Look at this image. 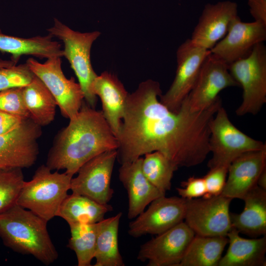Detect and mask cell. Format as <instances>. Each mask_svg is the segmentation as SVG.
<instances>
[{
    "label": "cell",
    "mask_w": 266,
    "mask_h": 266,
    "mask_svg": "<svg viewBox=\"0 0 266 266\" xmlns=\"http://www.w3.org/2000/svg\"><path fill=\"white\" fill-rule=\"evenodd\" d=\"M22 88H12L0 92V111L23 120L30 118L25 104Z\"/></svg>",
    "instance_id": "32"
},
{
    "label": "cell",
    "mask_w": 266,
    "mask_h": 266,
    "mask_svg": "<svg viewBox=\"0 0 266 266\" xmlns=\"http://www.w3.org/2000/svg\"><path fill=\"white\" fill-rule=\"evenodd\" d=\"M143 158L121 165L119 178L126 189L128 196V217L136 218L156 199L165 196L151 184L142 170Z\"/></svg>",
    "instance_id": "19"
},
{
    "label": "cell",
    "mask_w": 266,
    "mask_h": 266,
    "mask_svg": "<svg viewBox=\"0 0 266 266\" xmlns=\"http://www.w3.org/2000/svg\"><path fill=\"white\" fill-rule=\"evenodd\" d=\"M180 188L176 190L180 197L185 199H192L203 197L206 193L205 182L203 177L192 176L181 183Z\"/></svg>",
    "instance_id": "34"
},
{
    "label": "cell",
    "mask_w": 266,
    "mask_h": 266,
    "mask_svg": "<svg viewBox=\"0 0 266 266\" xmlns=\"http://www.w3.org/2000/svg\"><path fill=\"white\" fill-rule=\"evenodd\" d=\"M23 119L0 111V134L7 133L18 126Z\"/></svg>",
    "instance_id": "36"
},
{
    "label": "cell",
    "mask_w": 266,
    "mask_h": 266,
    "mask_svg": "<svg viewBox=\"0 0 266 266\" xmlns=\"http://www.w3.org/2000/svg\"><path fill=\"white\" fill-rule=\"evenodd\" d=\"M209 148L212 157L207 164L210 168L229 166L237 157L247 152L266 149V145L238 129L230 121L226 110L221 106L209 124Z\"/></svg>",
    "instance_id": "7"
},
{
    "label": "cell",
    "mask_w": 266,
    "mask_h": 266,
    "mask_svg": "<svg viewBox=\"0 0 266 266\" xmlns=\"http://www.w3.org/2000/svg\"><path fill=\"white\" fill-rule=\"evenodd\" d=\"M22 90L30 118L41 127L50 124L54 119L57 104L43 82L35 75Z\"/></svg>",
    "instance_id": "25"
},
{
    "label": "cell",
    "mask_w": 266,
    "mask_h": 266,
    "mask_svg": "<svg viewBox=\"0 0 266 266\" xmlns=\"http://www.w3.org/2000/svg\"><path fill=\"white\" fill-rule=\"evenodd\" d=\"M185 211L186 199L166 195L160 197L130 223L128 233L135 238L159 234L183 222Z\"/></svg>",
    "instance_id": "15"
},
{
    "label": "cell",
    "mask_w": 266,
    "mask_h": 266,
    "mask_svg": "<svg viewBox=\"0 0 266 266\" xmlns=\"http://www.w3.org/2000/svg\"><path fill=\"white\" fill-rule=\"evenodd\" d=\"M227 244V236L196 235L178 266H218Z\"/></svg>",
    "instance_id": "27"
},
{
    "label": "cell",
    "mask_w": 266,
    "mask_h": 266,
    "mask_svg": "<svg viewBox=\"0 0 266 266\" xmlns=\"http://www.w3.org/2000/svg\"><path fill=\"white\" fill-rule=\"evenodd\" d=\"M117 155V150L107 151L84 164L78 170L77 176L71 179L72 193L107 204L114 193L110 182Z\"/></svg>",
    "instance_id": "11"
},
{
    "label": "cell",
    "mask_w": 266,
    "mask_h": 266,
    "mask_svg": "<svg viewBox=\"0 0 266 266\" xmlns=\"http://www.w3.org/2000/svg\"><path fill=\"white\" fill-rule=\"evenodd\" d=\"M228 168V166H219L210 168L203 177L206 193L202 197L208 198L221 194L226 184Z\"/></svg>",
    "instance_id": "33"
},
{
    "label": "cell",
    "mask_w": 266,
    "mask_h": 266,
    "mask_svg": "<svg viewBox=\"0 0 266 266\" xmlns=\"http://www.w3.org/2000/svg\"><path fill=\"white\" fill-rule=\"evenodd\" d=\"M162 94L160 83L152 79L141 82L129 94L116 136L121 165L159 151L178 168L191 167L201 164L210 153L209 124L222 106L220 97L199 112L191 111L185 99L175 112L159 100Z\"/></svg>",
    "instance_id": "1"
},
{
    "label": "cell",
    "mask_w": 266,
    "mask_h": 266,
    "mask_svg": "<svg viewBox=\"0 0 266 266\" xmlns=\"http://www.w3.org/2000/svg\"><path fill=\"white\" fill-rule=\"evenodd\" d=\"M61 58H51L40 63L30 58L26 63L50 92L63 116L70 119L79 111L84 96L79 83L73 77L68 79L64 75Z\"/></svg>",
    "instance_id": "8"
},
{
    "label": "cell",
    "mask_w": 266,
    "mask_h": 266,
    "mask_svg": "<svg viewBox=\"0 0 266 266\" xmlns=\"http://www.w3.org/2000/svg\"><path fill=\"white\" fill-rule=\"evenodd\" d=\"M210 51L197 46L186 39L176 51L177 67L175 77L160 101L173 112H177L189 94L199 76L202 65Z\"/></svg>",
    "instance_id": "10"
},
{
    "label": "cell",
    "mask_w": 266,
    "mask_h": 266,
    "mask_svg": "<svg viewBox=\"0 0 266 266\" xmlns=\"http://www.w3.org/2000/svg\"><path fill=\"white\" fill-rule=\"evenodd\" d=\"M229 70L243 89L238 116L257 114L266 102V47L257 44L246 57L228 66Z\"/></svg>",
    "instance_id": "6"
},
{
    "label": "cell",
    "mask_w": 266,
    "mask_h": 266,
    "mask_svg": "<svg viewBox=\"0 0 266 266\" xmlns=\"http://www.w3.org/2000/svg\"><path fill=\"white\" fill-rule=\"evenodd\" d=\"M41 127L29 118L0 134V168H29L34 164L39 153Z\"/></svg>",
    "instance_id": "12"
},
{
    "label": "cell",
    "mask_w": 266,
    "mask_h": 266,
    "mask_svg": "<svg viewBox=\"0 0 266 266\" xmlns=\"http://www.w3.org/2000/svg\"><path fill=\"white\" fill-rule=\"evenodd\" d=\"M257 185L259 187L266 190V168L260 175L257 181Z\"/></svg>",
    "instance_id": "37"
},
{
    "label": "cell",
    "mask_w": 266,
    "mask_h": 266,
    "mask_svg": "<svg viewBox=\"0 0 266 266\" xmlns=\"http://www.w3.org/2000/svg\"><path fill=\"white\" fill-rule=\"evenodd\" d=\"M242 200L243 211L239 214L230 212L232 227L250 236L266 235V190L256 185Z\"/></svg>",
    "instance_id": "22"
},
{
    "label": "cell",
    "mask_w": 266,
    "mask_h": 266,
    "mask_svg": "<svg viewBox=\"0 0 266 266\" xmlns=\"http://www.w3.org/2000/svg\"><path fill=\"white\" fill-rule=\"evenodd\" d=\"M47 222L17 203L0 213V237L12 250L31 255L45 265L58 253L50 237Z\"/></svg>",
    "instance_id": "3"
},
{
    "label": "cell",
    "mask_w": 266,
    "mask_h": 266,
    "mask_svg": "<svg viewBox=\"0 0 266 266\" xmlns=\"http://www.w3.org/2000/svg\"><path fill=\"white\" fill-rule=\"evenodd\" d=\"M22 168H0V213L16 203L25 181Z\"/></svg>",
    "instance_id": "30"
},
{
    "label": "cell",
    "mask_w": 266,
    "mask_h": 266,
    "mask_svg": "<svg viewBox=\"0 0 266 266\" xmlns=\"http://www.w3.org/2000/svg\"><path fill=\"white\" fill-rule=\"evenodd\" d=\"M247 2L254 21L266 25V0H247Z\"/></svg>",
    "instance_id": "35"
},
{
    "label": "cell",
    "mask_w": 266,
    "mask_h": 266,
    "mask_svg": "<svg viewBox=\"0 0 266 266\" xmlns=\"http://www.w3.org/2000/svg\"><path fill=\"white\" fill-rule=\"evenodd\" d=\"M266 39V25L258 21L245 22L237 16L226 35L210 52L228 66L248 56L258 44Z\"/></svg>",
    "instance_id": "16"
},
{
    "label": "cell",
    "mask_w": 266,
    "mask_h": 266,
    "mask_svg": "<svg viewBox=\"0 0 266 266\" xmlns=\"http://www.w3.org/2000/svg\"><path fill=\"white\" fill-rule=\"evenodd\" d=\"M111 205L102 204L86 196L72 193L61 204L57 216L68 224H92L101 221L105 214L113 210Z\"/></svg>",
    "instance_id": "24"
},
{
    "label": "cell",
    "mask_w": 266,
    "mask_h": 266,
    "mask_svg": "<svg viewBox=\"0 0 266 266\" xmlns=\"http://www.w3.org/2000/svg\"><path fill=\"white\" fill-rule=\"evenodd\" d=\"M266 168V149L245 152L235 159L228 168V178L221 195L231 199L242 200L257 185Z\"/></svg>",
    "instance_id": "18"
},
{
    "label": "cell",
    "mask_w": 266,
    "mask_h": 266,
    "mask_svg": "<svg viewBox=\"0 0 266 266\" xmlns=\"http://www.w3.org/2000/svg\"><path fill=\"white\" fill-rule=\"evenodd\" d=\"M17 65V63L12 60H5L0 58V68L11 67Z\"/></svg>",
    "instance_id": "38"
},
{
    "label": "cell",
    "mask_w": 266,
    "mask_h": 266,
    "mask_svg": "<svg viewBox=\"0 0 266 266\" xmlns=\"http://www.w3.org/2000/svg\"><path fill=\"white\" fill-rule=\"evenodd\" d=\"M34 76L26 63L0 68V92L12 88L24 87Z\"/></svg>",
    "instance_id": "31"
},
{
    "label": "cell",
    "mask_w": 266,
    "mask_h": 266,
    "mask_svg": "<svg viewBox=\"0 0 266 266\" xmlns=\"http://www.w3.org/2000/svg\"><path fill=\"white\" fill-rule=\"evenodd\" d=\"M235 86L239 85L231 74L228 66L210 52L185 99L191 111H201L216 101L223 90Z\"/></svg>",
    "instance_id": "14"
},
{
    "label": "cell",
    "mask_w": 266,
    "mask_h": 266,
    "mask_svg": "<svg viewBox=\"0 0 266 266\" xmlns=\"http://www.w3.org/2000/svg\"><path fill=\"white\" fill-rule=\"evenodd\" d=\"M144 155L142 163L144 175L151 184L166 194L170 189L174 172L178 168L160 152L154 151Z\"/></svg>",
    "instance_id": "29"
},
{
    "label": "cell",
    "mask_w": 266,
    "mask_h": 266,
    "mask_svg": "<svg viewBox=\"0 0 266 266\" xmlns=\"http://www.w3.org/2000/svg\"><path fill=\"white\" fill-rule=\"evenodd\" d=\"M119 144L102 111L83 101L77 114L58 134L46 165L65 169L72 175L88 161L104 152L117 150Z\"/></svg>",
    "instance_id": "2"
},
{
    "label": "cell",
    "mask_w": 266,
    "mask_h": 266,
    "mask_svg": "<svg viewBox=\"0 0 266 266\" xmlns=\"http://www.w3.org/2000/svg\"><path fill=\"white\" fill-rule=\"evenodd\" d=\"M52 171L46 165L39 166L32 179L24 181L16 201L47 222L57 216L73 177L66 172Z\"/></svg>",
    "instance_id": "4"
},
{
    "label": "cell",
    "mask_w": 266,
    "mask_h": 266,
    "mask_svg": "<svg viewBox=\"0 0 266 266\" xmlns=\"http://www.w3.org/2000/svg\"><path fill=\"white\" fill-rule=\"evenodd\" d=\"M229 248L218 266H265L266 237L245 238L232 228L227 233Z\"/></svg>",
    "instance_id": "21"
},
{
    "label": "cell",
    "mask_w": 266,
    "mask_h": 266,
    "mask_svg": "<svg viewBox=\"0 0 266 266\" xmlns=\"http://www.w3.org/2000/svg\"><path fill=\"white\" fill-rule=\"evenodd\" d=\"M232 200L221 194L186 199L185 222L196 235L227 236L232 228L229 210Z\"/></svg>",
    "instance_id": "9"
},
{
    "label": "cell",
    "mask_w": 266,
    "mask_h": 266,
    "mask_svg": "<svg viewBox=\"0 0 266 266\" xmlns=\"http://www.w3.org/2000/svg\"><path fill=\"white\" fill-rule=\"evenodd\" d=\"M92 90L100 98L103 115L116 137L129 93L118 77L107 71L97 75L92 83Z\"/></svg>",
    "instance_id": "20"
},
{
    "label": "cell",
    "mask_w": 266,
    "mask_h": 266,
    "mask_svg": "<svg viewBox=\"0 0 266 266\" xmlns=\"http://www.w3.org/2000/svg\"><path fill=\"white\" fill-rule=\"evenodd\" d=\"M70 237L67 247L76 256L78 266H90L95 258L99 222L92 224L73 223L68 225Z\"/></svg>",
    "instance_id": "28"
},
{
    "label": "cell",
    "mask_w": 266,
    "mask_h": 266,
    "mask_svg": "<svg viewBox=\"0 0 266 266\" xmlns=\"http://www.w3.org/2000/svg\"><path fill=\"white\" fill-rule=\"evenodd\" d=\"M53 37L61 40L64 46L63 56L68 61L83 91L88 105L95 108L97 96L92 85L97 76L91 62V50L94 41L100 36L98 31L81 33L75 31L58 19H54L53 26L47 30Z\"/></svg>",
    "instance_id": "5"
},
{
    "label": "cell",
    "mask_w": 266,
    "mask_h": 266,
    "mask_svg": "<svg viewBox=\"0 0 266 266\" xmlns=\"http://www.w3.org/2000/svg\"><path fill=\"white\" fill-rule=\"evenodd\" d=\"M157 235L140 246L137 256L148 266H178L195 233L183 221Z\"/></svg>",
    "instance_id": "13"
},
{
    "label": "cell",
    "mask_w": 266,
    "mask_h": 266,
    "mask_svg": "<svg viewBox=\"0 0 266 266\" xmlns=\"http://www.w3.org/2000/svg\"><path fill=\"white\" fill-rule=\"evenodd\" d=\"M122 213L99 222L94 266H124L118 247L119 226Z\"/></svg>",
    "instance_id": "26"
},
{
    "label": "cell",
    "mask_w": 266,
    "mask_h": 266,
    "mask_svg": "<svg viewBox=\"0 0 266 266\" xmlns=\"http://www.w3.org/2000/svg\"><path fill=\"white\" fill-rule=\"evenodd\" d=\"M235 2L225 0L206 4L192 33L195 45L210 49L227 33L233 21L238 16Z\"/></svg>",
    "instance_id": "17"
},
{
    "label": "cell",
    "mask_w": 266,
    "mask_h": 266,
    "mask_svg": "<svg viewBox=\"0 0 266 266\" xmlns=\"http://www.w3.org/2000/svg\"><path fill=\"white\" fill-rule=\"evenodd\" d=\"M49 33L44 36L23 38L5 34L0 29V51L11 55V60L17 63L24 55L40 59L63 57L61 44L52 40Z\"/></svg>",
    "instance_id": "23"
}]
</instances>
